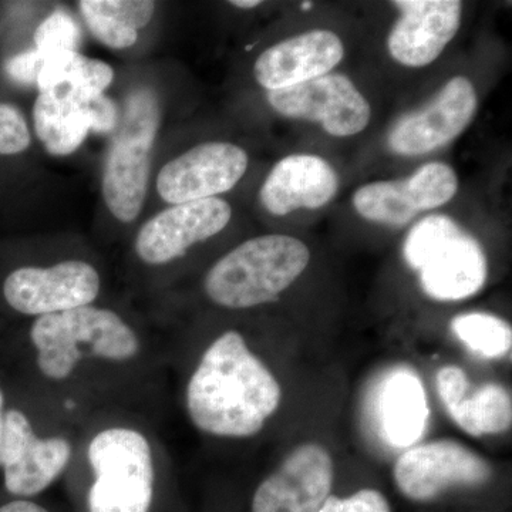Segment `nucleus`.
Returning <instances> with one entry per match:
<instances>
[{
	"label": "nucleus",
	"mask_w": 512,
	"mask_h": 512,
	"mask_svg": "<svg viewBox=\"0 0 512 512\" xmlns=\"http://www.w3.org/2000/svg\"><path fill=\"white\" fill-rule=\"evenodd\" d=\"M148 355L133 325L93 303L33 319L20 348H0V363L23 392L77 402L140 372Z\"/></svg>",
	"instance_id": "nucleus-1"
},
{
	"label": "nucleus",
	"mask_w": 512,
	"mask_h": 512,
	"mask_svg": "<svg viewBox=\"0 0 512 512\" xmlns=\"http://www.w3.org/2000/svg\"><path fill=\"white\" fill-rule=\"evenodd\" d=\"M281 403V383L238 330L212 340L184 387L188 420L215 439H251Z\"/></svg>",
	"instance_id": "nucleus-2"
},
{
	"label": "nucleus",
	"mask_w": 512,
	"mask_h": 512,
	"mask_svg": "<svg viewBox=\"0 0 512 512\" xmlns=\"http://www.w3.org/2000/svg\"><path fill=\"white\" fill-rule=\"evenodd\" d=\"M158 451L151 434L128 417L106 421L77 440L87 470V512H151L158 487Z\"/></svg>",
	"instance_id": "nucleus-3"
},
{
	"label": "nucleus",
	"mask_w": 512,
	"mask_h": 512,
	"mask_svg": "<svg viewBox=\"0 0 512 512\" xmlns=\"http://www.w3.org/2000/svg\"><path fill=\"white\" fill-rule=\"evenodd\" d=\"M309 262L308 245L291 235L248 239L208 271L205 293L215 305L231 311L256 308L276 301L295 284Z\"/></svg>",
	"instance_id": "nucleus-4"
},
{
	"label": "nucleus",
	"mask_w": 512,
	"mask_h": 512,
	"mask_svg": "<svg viewBox=\"0 0 512 512\" xmlns=\"http://www.w3.org/2000/svg\"><path fill=\"white\" fill-rule=\"evenodd\" d=\"M45 420L10 380L0 443V473L10 498L39 497L73 466L77 440L66 431L46 429Z\"/></svg>",
	"instance_id": "nucleus-5"
},
{
	"label": "nucleus",
	"mask_w": 512,
	"mask_h": 512,
	"mask_svg": "<svg viewBox=\"0 0 512 512\" xmlns=\"http://www.w3.org/2000/svg\"><path fill=\"white\" fill-rule=\"evenodd\" d=\"M403 255L419 272L424 293L436 301H464L487 282L483 247L447 215H429L414 224L404 239Z\"/></svg>",
	"instance_id": "nucleus-6"
},
{
	"label": "nucleus",
	"mask_w": 512,
	"mask_h": 512,
	"mask_svg": "<svg viewBox=\"0 0 512 512\" xmlns=\"http://www.w3.org/2000/svg\"><path fill=\"white\" fill-rule=\"evenodd\" d=\"M160 120V103L153 90L141 87L128 94L103 173L104 201L121 222L136 220L143 208Z\"/></svg>",
	"instance_id": "nucleus-7"
},
{
	"label": "nucleus",
	"mask_w": 512,
	"mask_h": 512,
	"mask_svg": "<svg viewBox=\"0 0 512 512\" xmlns=\"http://www.w3.org/2000/svg\"><path fill=\"white\" fill-rule=\"evenodd\" d=\"M100 289V274L92 264L69 259L12 269L2 279L0 295L10 311L36 319L93 305Z\"/></svg>",
	"instance_id": "nucleus-8"
},
{
	"label": "nucleus",
	"mask_w": 512,
	"mask_h": 512,
	"mask_svg": "<svg viewBox=\"0 0 512 512\" xmlns=\"http://www.w3.org/2000/svg\"><path fill=\"white\" fill-rule=\"evenodd\" d=\"M493 476L491 464L454 440H436L407 448L397 458L393 477L409 500L426 503L453 487H476Z\"/></svg>",
	"instance_id": "nucleus-9"
},
{
	"label": "nucleus",
	"mask_w": 512,
	"mask_h": 512,
	"mask_svg": "<svg viewBox=\"0 0 512 512\" xmlns=\"http://www.w3.org/2000/svg\"><path fill=\"white\" fill-rule=\"evenodd\" d=\"M457 191L458 177L453 167L434 161L421 165L403 180L362 185L353 195V207L367 221L403 228L420 212L446 205Z\"/></svg>",
	"instance_id": "nucleus-10"
},
{
	"label": "nucleus",
	"mask_w": 512,
	"mask_h": 512,
	"mask_svg": "<svg viewBox=\"0 0 512 512\" xmlns=\"http://www.w3.org/2000/svg\"><path fill=\"white\" fill-rule=\"evenodd\" d=\"M266 97L281 116L318 123L333 137L356 136L372 119L369 101L345 74H325Z\"/></svg>",
	"instance_id": "nucleus-11"
},
{
	"label": "nucleus",
	"mask_w": 512,
	"mask_h": 512,
	"mask_svg": "<svg viewBox=\"0 0 512 512\" xmlns=\"http://www.w3.org/2000/svg\"><path fill=\"white\" fill-rule=\"evenodd\" d=\"M477 107L474 84L467 77H453L426 107L396 121L387 144L399 156L431 153L461 136L476 116Z\"/></svg>",
	"instance_id": "nucleus-12"
},
{
	"label": "nucleus",
	"mask_w": 512,
	"mask_h": 512,
	"mask_svg": "<svg viewBox=\"0 0 512 512\" xmlns=\"http://www.w3.org/2000/svg\"><path fill=\"white\" fill-rule=\"evenodd\" d=\"M335 463L328 448L303 443L293 448L252 497V512H319L332 493Z\"/></svg>",
	"instance_id": "nucleus-13"
},
{
	"label": "nucleus",
	"mask_w": 512,
	"mask_h": 512,
	"mask_svg": "<svg viewBox=\"0 0 512 512\" xmlns=\"http://www.w3.org/2000/svg\"><path fill=\"white\" fill-rule=\"evenodd\" d=\"M248 168L247 151L231 143L200 144L161 168L157 191L168 204L217 198L235 187Z\"/></svg>",
	"instance_id": "nucleus-14"
},
{
	"label": "nucleus",
	"mask_w": 512,
	"mask_h": 512,
	"mask_svg": "<svg viewBox=\"0 0 512 512\" xmlns=\"http://www.w3.org/2000/svg\"><path fill=\"white\" fill-rule=\"evenodd\" d=\"M231 217V205L220 198L173 205L143 225L136 238V254L147 265L170 264L224 231Z\"/></svg>",
	"instance_id": "nucleus-15"
},
{
	"label": "nucleus",
	"mask_w": 512,
	"mask_h": 512,
	"mask_svg": "<svg viewBox=\"0 0 512 512\" xmlns=\"http://www.w3.org/2000/svg\"><path fill=\"white\" fill-rule=\"evenodd\" d=\"M400 10L387 39L390 56L402 66L426 67L439 59L461 26L458 0H394Z\"/></svg>",
	"instance_id": "nucleus-16"
},
{
	"label": "nucleus",
	"mask_w": 512,
	"mask_h": 512,
	"mask_svg": "<svg viewBox=\"0 0 512 512\" xmlns=\"http://www.w3.org/2000/svg\"><path fill=\"white\" fill-rule=\"evenodd\" d=\"M345 57V46L335 32L313 29L288 37L256 59L254 76L268 92L311 82L335 69Z\"/></svg>",
	"instance_id": "nucleus-17"
},
{
	"label": "nucleus",
	"mask_w": 512,
	"mask_h": 512,
	"mask_svg": "<svg viewBox=\"0 0 512 512\" xmlns=\"http://www.w3.org/2000/svg\"><path fill=\"white\" fill-rule=\"evenodd\" d=\"M339 175L325 158L292 154L272 168L259 198L269 214L286 217L298 210H319L336 197Z\"/></svg>",
	"instance_id": "nucleus-18"
},
{
	"label": "nucleus",
	"mask_w": 512,
	"mask_h": 512,
	"mask_svg": "<svg viewBox=\"0 0 512 512\" xmlns=\"http://www.w3.org/2000/svg\"><path fill=\"white\" fill-rule=\"evenodd\" d=\"M379 414L384 440L390 446H416L426 433L430 414L419 377L404 369L390 373L380 389Z\"/></svg>",
	"instance_id": "nucleus-19"
},
{
	"label": "nucleus",
	"mask_w": 512,
	"mask_h": 512,
	"mask_svg": "<svg viewBox=\"0 0 512 512\" xmlns=\"http://www.w3.org/2000/svg\"><path fill=\"white\" fill-rule=\"evenodd\" d=\"M89 103L62 94L39 93L33 106V123L47 153L70 156L82 146L92 131Z\"/></svg>",
	"instance_id": "nucleus-20"
},
{
	"label": "nucleus",
	"mask_w": 512,
	"mask_h": 512,
	"mask_svg": "<svg viewBox=\"0 0 512 512\" xmlns=\"http://www.w3.org/2000/svg\"><path fill=\"white\" fill-rule=\"evenodd\" d=\"M113 79L109 64L79 52H63L46 60L36 87L39 93L62 94L89 103L106 92Z\"/></svg>",
	"instance_id": "nucleus-21"
},
{
	"label": "nucleus",
	"mask_w": 512,
	"mask_h": 512,
	"mask_svg": "<svg viewBox=\"0 0 512 512\" xmlns=\"http://www.w3.org/2000/svg\"><path fill=\"white\" fill-rule=\"evenodd\" d=\"M79 6L87 28L111 49L133 46L156 10L150 0H83Z\"/></svg>",
	"instance_id": "nucleus-22"
},
{
	"label": "nucleus",
	"mask_w": 512,
	"mask_h": 512,
	"mask_svg": "<svg viewBox=\"0 0 512 512\" xmlns=\"http://www.w3.org/2000/svg\"><path fill=\"white\" fill-rule=\"evenodd\" d=\"M451 419L473 437L494 436L511 429V394L498 383H487L464 397L450 412Z\"/></svg>",
	"instance_id": "nucleus-23"
},
{
	"label": "nucleus",
	"mask_w": 512,
	"mask_h": 512,
	"mask_svg": "<svg viewBox=\"0 0 512 512\" xmlns=\"http://www.w3.org/2000/svg\"><path fill=\"white\" fill-rule=\"evenodd\" d=\"M450 329L471 352L484 359H501L511 353V325L491 313H461L451 319Z\"/></svg>",
	"instance_id": "nucleus-24"
},
{
	"label": "nucleus",
	"mask_w": 512,
	"mask_h": 512,
	"mask_svg": "<svg viewBox=\"0 0 512 512\" xmlns=\"http://www.w3.org/2000/svg\"><path fill=\"white\" fill-rule=\"evenodd\" d=\"M82 42L79 23L69 13L57 9L49 18L40 23L35 32V49L46 60L63 52H77Z\"/></svg>",
	"instance_id": "nucleus-25"
},
{
	"label": "nucleus",
	"mask_w": 512,
	"mask_h": 512,
	"mask_svg": "<svg viewBox=\"0 0 512 512\" xmlns=\"http://www.w3.org/2000/svg\"><path fill=\"white\" fill-rule=\"evenodd\" d=\"M30 131L22 111L15 104L0 103V156H16L28 150Z\"/></svg>",
	"instance_id": "nucleus-26"
},
{
	"label": "nucleus",
	"mask_w": 512,
	"mask_h": 512,
	"mask_svg": "<svg viewBox=\"0 0 512 512\" xmlns=\"http://www.w3.org/2000/svg\"><path fill=\"white\" fill-rule=\"evenodd\" d=\"M319 512H392V507L380 491L363 488L346 498L329 495Z\"/></svg>",
	"instance_id": "nucleus-27"
},
{
	"label": "nucleus",
	"mask_w": 512,
	"mask_h": 512,
	"mask_svg": "<svg viewBox=\"0 0 512 512\" xmlns=\"http://www.w3.org/2000/svg\"><path fill=\"white\" fill-rule=\"evenodd\" d=\"M437 392L441 403L450 412L470 392V380L461 367L447 365L441 367L436 376Z\"/></svg>",
	"instance_id": "nucleus-28"
},
{
	"label": "nucleus",
	"mask_w": 512,
	"mask_h": 512,
	"mask_svg": "<svg viewBox=\"0 0 512 512\" xmlns=\"http://www.w3.org/2000/svg\"><path fill=\"white\" fill-rule=\"evenodd\" d=\"M45 62L46 57L39 50H26L6 60L5 73L13 83L20 86H37V79Z\"/></svg>",
	"instance_id": "nucleus-29"
},
{
	"label": "nucleus",
	"mask_w": 512,
	"mask_h": 512,
	"mask_svg": "<svg viewBox=\"0 0 512 512\" xmlns=\"http://www.w3.org/2000/svg\"><path fill=\"white\" fill-rule=\"evenodd\" d=\"M90 117H92V131L97 134L113 133L119 124V110L109 97H96L89 103Z\"/></svg>",
	"instance_id": "nucleus-30"
},
{
	"label": "nucleus",
	"mask_w": 512,
	"mask_h": 512,
	"mask_svg": "<svg viewBox=\"0 0 512 512\" xmlns=\"http://www.w3.org/2000/svg\"><path fill=\"white\" fill-rule=\"evenodd\" d=\"M0 512H53L35 498H10L0 504Z\"/></svg>",
	"instance_id": "nucleus-31"
},
{
	"label": "nucleus",
	"mask_w": 512,
	"mask_h": 512,
	"mask_svg": "<svg viewBox=\"0 0 512 512\" xmlns=\"http://www.w3.org/2000/svg\"><path fill=\"white\" fill-rule=\"evenodd\" d=\"M10 396V377L0 363V443H2L3 423H5L6 407Z\"/></svg>",
	"instance_id": "nucleus-32"
},
{
	"label": "nucleus",
	"mask_w": 512,
	"mask_h": 512,
	"mask_svg": "<svg viewBox=\"0 0 512 512\" xmlns=\"http://www.w3.org/2000/svg\"><path fill=\"white\" fill-rule=\"evenodd\" d=\"M231 5L239 9H254L261 5V2L259 0H232Z\"/></svg>",
	"instance_id": "nucleus-33"
},
{
	"label": "nucleus",
	"mask_w": 512,
	"mask_h": 512,
	"mask_svg": "<svg viewBox=\"0 0 512 512\" xmlns=\"http://www.w3.org/2000/svg\"><path fill=\"white\" fill-rule=\"evenodd\" d=\"M312 8V3L311 2H303L302 3V9L303 10H309Z\"/></svg>",
	"instance_id": "nucleus-34"
}]
</instances>
